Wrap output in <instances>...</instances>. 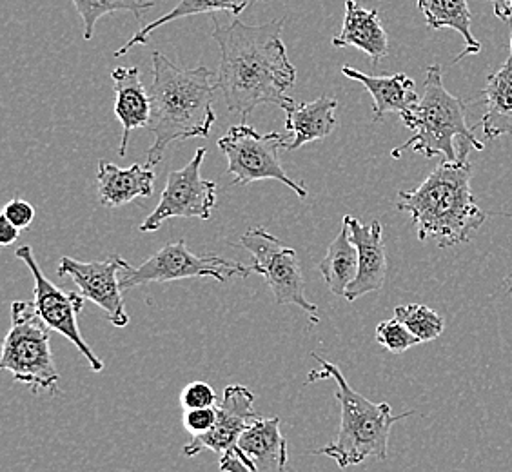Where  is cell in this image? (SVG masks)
<instances>
[{"mask_svg": "<svg viewBox=\"0 0 512 472\" xmlns=\"http://www.w3.org/2000/svg\"><path fill=\"white\" fill-rule=\"evenodd\" d=\"M286 17L249 26L233 19L220 24L213 17V39L220 50L217 88L227 109L246 120L258 106H276L291 111L295 100L287 89L296 82V68L282 40Z\"/></svg>", "mask_w": 512, "mask_h": 472, "instance_id": "cell-1", "label": "cell"}, {"mask_svg": "<svg viewBox=\"0 0 512 472\" xmlns=\"http://www.w3.org/2000/svg\"><path fill=\"white\" fill-rule=\"evenodd\" d=\"M151 59V120L146 129L155 140L148 151L146 168L153 169L173 142L209 137L217 122L213 99L218 88L213 80L215 73L206 66L180 68L160 51H153Z\"/></svg>", "mask_w": 512, "mask_h": 472, "instance_id": "cell-2", "label": "cell"}, {"mask_svg": "<svg viewBox=\"0 0 512 472\" xmlns=\"http://www.w3.org/2000/svg\"><path fill=\"white\" fill-rule=\"evenodd\" d=\"M471 164L442 162L416 189L400 191L396 207L413 218L418 240H434L442 249L471 240L487 215L471 189Z\"/></svg>", "mask_w": 512, "mask_h": 472, "instance_id": "cell-3", "label": "cell"}, {"mask_svg": "<svg viewBox=\"0 0 512 472\" xmlns=\"http://www.w3.org/2000/svg\"><path fill=\"white\" fill-rule=\"evenodd\" d=\"M311 356L320 364V369L309 373L306 384H313L316 380H335V398L342 407V418H340V429L336 434V440L324 449L315 451V454H322L335 460L340 469L360 465L367 458L387 460L389 434L394 423L413 416V411L393 414L391 405L385 402L373 404L371 400L365 398L364 394L356 393L335 364L320 358L316 353Z\"/></svg>", "mask_w": 512, "mask_h": 472, "instance_id": "cell-4", "label": "cell"}, {"mask_svg": "<svg viewBox=\"0 0 512 472\" xmlns=\"http://www.w3.org/2000/svg\"><path fill=\"white\" fill-rule=\"evenodd\" d=\"M465 113L467 104L445 89L442 68L429 66L425 69L424 95L416 108L402 117L405 128L414 131V135L394 148L391 157L400 158L405 151H414L425 158L442 155L445 162H465L471 149L485 148L467 126Z\"/></svg>", "mask_w": 512, "mask_h": 472, "instance_id": "cell-5", "label": "cell"}, {"mask_svg": "<svg viewBox=\"0 0 512 472\" xmlns=\"http://www.w3.org/2000/svg\"><path fill=\"white\" fill-rule=\"evenodd\" d=\"M51 329L37 313L33 302L11 304V325L0 367L13 374V380L28 385L31 393L59 391L60 374L55 367L50 345Z\"/></svg>", "mask_w": 512, "mask_h": 472, "instance_id": "cell-6", "label": "cell"}, {"mask_svg": "<svg viewBox=\"0 0 512 472\" xmlns=\"http://www.w3.org/2000/svg\"><path fill=\"white\" fill-rule=\"evenodd\" d=\"M286 146L284 135L276 131L262 135L244 122L231 126L218 140V149L227 158V175H231L233 186H249L258 180H278L293 189L298 198L306 200L307 187L289 177L280 164L278 153Z\"/></svg>", "mask_w": 512, "mask_h": 472, "instance_id": "cell-7", "label": "cell"}, {"mask_svg": "<svg viewBox=\"0 0 512 472\" xmlns=\"http://www.w3.org/2000/svg\"><path fill=\"white\" fill-rule=\"evenodd\" d=\"M253 275L251 266L231 262L217 255H195L184 240L171 242L138 267L120 271L122 291L153 282H177L186 278H215L227 282L233 276L247 278Z\"/></svg>", "mask_w": 512, "mask_h": 472, "instance_id": "cell-8", "label": "cell"}, {"mask_svg": "<svg viewBox=\"0 0 512 472\" xmlns=\"http://www.w3.org/2000/svg\"><path fill=\"white\" fill-rule=\"evenodd\" d=\"M240 244L253 256V273L264 276L276 305H298L320 322L318 307L306 298V282L295 249L284 246L266 227H253L240 236Z\"/></svg>", "mask_w": 512, "mask_h": 472, "instance_id": "cell-9", "label": "cell"}, {"mask_svg": "<svg viewBox=\"0 0 512 472\" xmlns=\"http://www.w3.org/2000/svg\"><path fill=\"white\" fill-rule=\"evenodd\" d=\"M206 155V148H198L189 164L169 173L160 202L138 227L140 233H155L169 218H211L217 206L218 186L202 177L200 169Z\"/></svg>", "mask_w": 512, "mask_h": 472, "instance_id": "cell-10", "label": "cell"}, {"mask_svg": "<svg viewBox=\"0 0 512 472\" xmlns=\"http://www.w3.org/2000/svg\"><path fill=\"white\" fill-rule=\"evenodd\" d=\"M15 256L26 264L35 280L33 304L37 307V313L44 320V324L48 325L51 331L68 338L69 342L75 345L79 353L88 360L91 371L100 373L104 369V362L91 351L88 342L82 338L79 322H77L80 311L84 309L86 296L79 293H66L42 275L37 258L33 255V249L30 246L19 247L15 251Z\"/></svg>", "mask_w": 512, "mask_h": 472, "instance_id": "cell-11", "label": "cell"}, {"mask_svg": "<svg viewBox=\"0 0 512 472\" xmlns=\"http://www.w3.org/2000/svg\"><path fill=\"white\" fill-rule=\"evenodd\" d=\"M131 267L120 255H111L108 260L99 262H80L64 256L57 267L60 278H71L77 284L80 295L86 296L93 304L106 311L109 322L115 327H126L129 322L122 287H120V271Z\"/></svg>", "mask_w": 512, "mask_h": 472, "instance_id": "cell-12", "label": "cell"}, {"mask_svg": "<svg viewBox=\"0 0 512 472\" xmlns=\"http://www.w3.org/2000/svg\"><path fill=\"white\" fill-rule=\"evenodd\" d=\"M217 411V422L213 429L206 434L193 436V440L184 447V454L189 458L204 451L224 454L237 449L240 436L262 418L255 411V394L244 385L226 387Z\"/></svg>", "mask_w": 512, "mask_h": 472, "instance_id": "cell-13", "label": "cell"}, {"mask_svg": "<svg viewBox=\"0 0 512 472\" xmlns=\"http://www.w3.org/2000/svg\"><path fill=\"white\" fill-rule=\"evenodd\" d=\"M351 229V240L358 251V275L355 282L347 287L345 300L355 302L360 296L382 291L387 278V255H385L382 224L375 220L365 226L355 217L345 215Z\"/></svg>", "mask_w": 512, "mask_h": 472, "instance_id": "cell-14", "label": "cell"}, {"mask_svg": "<svg viewBox=\"0 0 512 472\" xmlns=\"http://www.w3.org/2000/svg\"><path fill=\"white\" fill-rule=\"evenodd\" d=\"M235 453L253 472H289V445L280 418H260L240 436Z\"/></svg>", "mask_w": 512, "mask_h": 472, "instance_id": "cell-15", "label": "cell"}, {"mask_svg": "<svg viewBox=\"0 0 512 472\" xmlns=\"http://www.w3.org/2000/svg\"><path fill=\"white\" fill-rule=\"evenodd\" d=\"M115 84V117L122 124V140H120V157L128 151L131 131L148 128L151 120V97L149 89L140 80L138 68L113 69L111 73Z\"/></svg>", "mask_w": 512, "mask_h": 472, "instance_id": "cell-16", "label": "cell"}, {"mask_svg": "<svg viewBox=\"0 0 512 472\" xmlns=\"http://www.w3.org/2000/svg\"><path fill=\"white\" fill-rule=\"evenodd\" d=\"M342 73L347 79L364 84V88L369 91V95L373 97V120L375 122L384 120L385 115H389V113L400 115L402 118L409 111H413L416 104L420 102L414 80L407 77L405 73L373 77V75L362 73L351 66H344Z\"/></svg>", "mask_w": 512, "mask_h": 472, "instance_id": "cell-17", "label": "cell"}, {"mask_svg": "<svg viewBox=\"0 0 512 472\" xmlns=\"http://www.w3.org/2000/svg\"><path fill=\"white\" fill-rule=\"evenodd\" d=\"M335 48H358L373 64L389 55V37L382 26L378 10H365L356 0H345L344 24L333 37Z\"/></svg>", "mask_w": 512, "mask_h": 472, "instance_id": "cell-18", "label": "cell"}, {"mask_svg": "<svg viewBox=\"0 0 512 472\" xmlns=\"http://www.w3.org/2000/svg\"><path fill=\"white\" fill-rule=\"evenodd\" d=\"M155 173L153 169L133 164L131 168H119L108 160H100L97 187L102 206H126L135 198H149L153 195Z\"/></svg>", "mask_w": 512, "mask_h": 472, "instance_id": "cell-19", "label": "cell"}, {"mask_svg": "<svg viewBox=\"0 0 512 472\" xmlns=\"http://www.w3.org/2000/svg\"><path fill=\"white\" fill-rule=\"evenodd\" d=\"M485 99V115L482 133L485 140L512 137V40L509 59L502 68L489 75L482 91Z\"/></svg>", "mask_w": 512, "mask_h": 472, "instance_id": "cell-20", "label": "cell"}, {"mask_svg": "<svg viewBox=\"0 0 512 472\" xmlns=\"http://www.w3.org/2000/svg\"><path fill=\"white\" fill-rule=\"evenodd\" d=\"M336 108V99L320 97L313 102L296 104L295 108L287 111L286 129L293 133V140L287 142V151H295L309 142L329 137L336 128Z\"/></svg>", "mask_w": 512, "mask_h": 472, "instance_id": "cell-21", "label": "cell"}, {"mask_svg": "<svg viewBox=\"0 0 512 472\" xmlns=\"http://www.w3.org/2000/svg\"><path fill=\"white\" fill-rule=\"evenodd\" d=\"M418 8L422 11L429 30L449 28L458 31L465 39V50L458 55V59H454V62L480 53L482 46L474 39L471 31V10L467 0H418Z\"/></svg>", "mask_w": 512, "mask_h": 472, "instance_id": "cell-22", "label": "cell"}, {"mask_svg": "<svg viewBox=\"0 0 512 472\" xmlns=\"http://www.w3.org/2000/svg\"><path fill=\"white\" fill-rule=\"evenodd\" d=\"M255 2V0H180L173 10L168 11L166 15L158 17L146 24L142 30H138L131 39L115 51V57H124L126 53L133 50L135 46H144L148 44L149 37L160 30L162 26H166L169 22L178 19H186V17H193V15H202V13H218V11H226L231 17H238L246 11L247 6Z\"/></svg>", "mask_w": 512, "mask_h": 472, "instance_id": "cell-23", "label": "cell"}, {"mask_svg": "<svg viewBox=\"0 0 512 472\" xmlns=\"http://www.w3.org/2000/svg\"><path fill=\"white\" fill-rule=\"evenodd\" d=\"M318 271L325 284L336 296H345L347 287L355 282L358 275V251L351 240L349 222L344 217V224L335 240L327 247V255L318 264Z\"/></svg>", "mask_w": 512, "mask_h": 472, "instance_id": "cell-24", "label": "cell"}, {"mask_svg": "<svg viewBox=\"0 0 512 472\" xmlns=\"http://www.w3.org/2000/svg\"><path fill=\"white\" fill-rule=\"evenodd\" d=\"M75 8L79 11L84 22V39H93L95 26L102 17L117 13V11H129L135 15V19H142L144 11L155 8V2L148 0H73Z\"/></svg>", "mask_w": 512, "mask_h": 472, "instance_id": "cell-25", "label": "cell"}, {"mask_svg": "<svg viewBox=\"0 0 512 472\" xmlns=\"http://www.w3.org/2000/svg\"><path fill=\"white\" fill-rule=\"evenodd\" d=\"M394 318L400 320L422 344L433 342L444 333V318L427 305H398L394 309Z\"/></svg>", "mask_w": 512, "mask_h": 472, "instance_id": "cell-26", "label": "cell"}, {"mask_svg": "<svg viewBox=\"0 0 512 472\" xmlns=\"http://www.w3.org/2000/svg\"><path fill=\"white\" fill-rule=\"evenodd\" d=\"M376 340L378 344L384 345L389 353H405L414 345L422 344L416 336L405 327L400 320H385L376 327Z\"/></svg>", "mask_w": 512, "mask_h": 472, "instance_id": "cell-27", "label": "cell"}, {"mask_svg": "<svg viewBox=\"0 0 512 472\" xmlns=\"http://www.w3.org/2000/svg\"><path fill=\"white\" fill-rule=\"evenodd\" d=\"M180 404L184 409H198V407H217L218 394L206 382H193L186 385L180 393Z\"/></svg>", "mask_w": 512, "mask_h": 472, "instance_id": "cell-28", "label": "cell"}, {"mask_svg": "<svg viewBox=\"0 0 512 472\" xmlns=\"http://www.w3.org/2000/svg\"><path fill=\"white\" fill-rule=\"evenodd\" d=\"M217 407H198V409H184V429L191 436H200L213 429L217 422Z\"/></svg>", "mask_w": 512, "mask_h": 472, "instance_id": "cell-29", "label": "cell"}, {"mask_svg": "<svg viewBox=\"0 0 512 472\" xmlns=\"http://www.w3.org/2000/svg\"><path fill=\"white\" fill-rule=\"evenodd\" d=\"M2 217L8 218L17 229H26L31 226V222L35 218V207L22 198H13L4 207Z\"/></svg>", "mask_w": 512, "mask_h": 472, "instance_id": "cell-30", "label": "cell"}, {"mask_svg": "<svg viewBox=\"0 0 512 472\" xmlns=\"http://www.w3.org/2000/svg\"><path fill=\"white\" fill-rule=\"evenodd\" d=\"M220 471L222 472H253L246 463L240 460V456L233 451H227L222 454V460H220Z\"/></svg>", "mask_w": 512, "mask_h": 472, "instance_id": "cell-31", "label": "cell"}, {"mask_svg": "<svg viewBox=\"0 0 512 472\" xmlns=\"http://www.w3.org/2000/svg\"><path fill=\"white\" fill-rule=\"evenodd\" d=\"M20 229L13 226L8 218H0V244L4 247L11 246V244H15V240L19 238Z\"/></svg>", "mask_w": 512, "mask_h": 472, "instance_id": "cell-32", "label": "cell"}, {"mask_svg": "<svg viewBox=\"0 0 512 472\" xmlns=\"http://www.w3.org/2000/svg\"><path fill=\"white\" fill-rule=\"evenodd\" d=\"M493 4L494 15L503 22H509L512 19L511 6L512 0H487Z\"/></svg>", "mask_w": 512, "mask_h": 472, "instance_id": "cell-33", "label": "cell"}, {"mask_svg": "<svg viewBox=\"0 0 512 472\" xmlns=\"http://www.w3.org/2000/svg\"><path fill=\"white\" fill-rule=\"evenodd\" d=\"M511 13H512V6H511ZM512 20V19H511ZM511 40H512V35H511Z\"/></svg>", "mask_w": 512, "mask_h": 472, "instance_id": "cell-34", "label": "cell"}]
</instances>
